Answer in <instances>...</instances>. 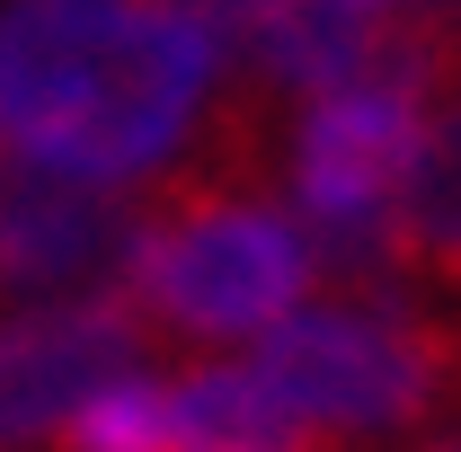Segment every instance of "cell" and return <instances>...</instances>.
<instances>
[{
    "label": "cell",
    "mask_w": 461,
    "mask_h": 452,
    "mask_svg": "<svg viewBox=\"0 0 461 452\" xmlns=\"http://www.w3.org/2000/svg\"><path fill=\"white\" fill-rule=\"evenodd\" d=\"M204 89L213 36L177 0H0V124L62 177H160Z\"/></svg>",
    "instance_id": "obj_1"
},
{
    "label": "cell",
    "mask_w": 461,
    "mask_h": 452,
    "mask_svg": "<svg viewBox=\"0 0 461 452\" xmlns=\"http://www.w3.org/2000/svg\"><path fill=\"white\" fill-rule=\"evenodd\" d=\"M115 293L142 311L151 338L222 346V338H267L311 302V231L285 204L249 195L230 160L169 177L124 240Z\"/></svg>",
    "instance_id": "obj_2"
},
{
    "label": "cell",
    "mask_w": 461,
    "mask_h": 452,
    "mask_svg": "<svg viewBox=\"0 0 461 452\" xmlns=\"http://www.w3.org/2000/svg\"><path fill=\"white\" fill-rule=\"evenodd\" d=\"M258 373L329 435H408L461 391V329L391 302H329L293 311L258 338Z\"/></svg>",
    "instance_id": "obj_3"
},
{
    "label": "cell",
    "mask_w": 461,
    "mask_h": 452,
    "mask_svg": "<svg viewBox=\"0 0 461 452\" xmlns=\"http://www.w3.org/2000/svg\"><path fill=\"white\" fill-rule=\"evenodd\" d=\"M142 355H151V329L115 284L0 320V452L62 435V417L107 382H133Z\"/></svg>",
    "instance_id": "obj_4"
},
{
    "label": "cell",
    "mask_w": 461,
    "mask_h": 452,
    "mask_svg": "<svg viewBox=\"0 0 461 452\" xmlns=\"http://www.w3.org/2000/svg\"><path fill=\"white\" fill-rule=\"evenodd\" d=\"M133 213L115 204V186L62 177L27 151L0 160V302H54L124 267Z\"/></svg>",
    "instance_id": "obj_5"
},
{
    "label": "cell",
    "mask_w": 461,
    "mask_h": 452,
    "mask_svg": "<svg viewBox=\"0 0 461 452\" xmlns=\"http://www.w3.org/2000/svg\"><path fill=\"white\" fill-rule=\"evenodd\" d=\"M426 107H408L391 89H338L311 98L302 133H293V204L311 231L338 222H400V186L417 160Z\"/></svg>",
    "instance_id": "obj_6"
},
{
    "label": "cell",
    "mask_w": 461,
    "mask_h": 452,
    "mask_svg": "<svg viewBox=\"0 0 461 452\" xmlns=\"http://www.w3.org/2000/svg\"><path fill=\"white\" fill-rule=\"evenodd\" d=\"M195 18H204L213 54H249V71L293 98L355 89V71L382 36L373 0H195Z\"/></svg>",
    "instance_id": "obj_7"
},
{
    "label": "cell",
    "mask_w": 461,
    "mask_h": 452,
    "mask_svg": "<svg viewBox=\"0 0 461 452\" xmlns=\"http://www.w3.org/2000/svg\"><path fill=\"white\" fill-rule=\"evenodd\" d=\"M186 452H338L258 364H186L169 382Z\"/></svg>",
    "instance_id": "obj_8"
},
{
    "label": "cell",
    "mask_w": 461,
    "mask_h": 452,
    "mask_svg": "<svg viewBox=\"0 0 461 452\" xmlns=\"http://www.w3.org/2000/svg\"><path fill=\"white\" fill-rule=\"evenodd\" d=\"M400 258L408 276L461 284V107L426 115L417 133V160L400 186Z\"/></svg>",
    "instance_id": "obj_9"
},
{
    "label": "cell",
    "mask_w": 461,
    "mask_h": 452,
    "mask_svg": "<svg viewBox=\"0 0 461 452\" xmlns=\"http://www.w3.org/2000/svg\"><path fill=\"white\" fill-rule=\"evenodd\" d=\"M62 452H186L177 444V408H169V382H107L98 399H80L62 417Z\"/></svg>",
    "instance_id": "obj_10"
},
{
    "label": "cell",
    "mask_w": 461,
    "mask_h": 452,
    "mask_svg": "<svg viewBox=\"0 0 461 452\" xmlns=\"http://www.w3.org/2000/svg\"><path fill=\"white\" fill-rule=\"evenodd\" d=\"M373 9H382V18H444L453 0H373Z\"/></svg>",
    "instance_id": "obj_11"
}]
</instances>
